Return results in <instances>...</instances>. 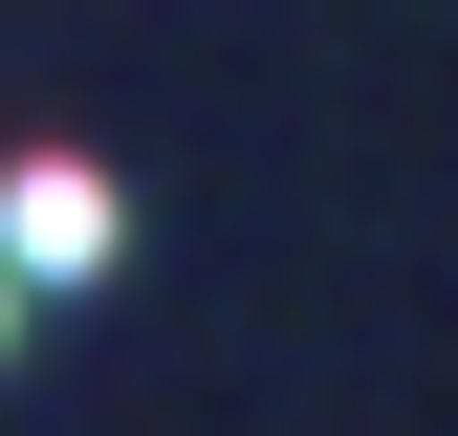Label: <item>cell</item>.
Instances as JSON below:
<instances>
[{
    "instance_id": "cell-1",
    "label": "cell",
    "mask_w": 458,
    "mask_h": 436,
    "mask_svg": "<svg viewBox=\"0 0 458 436\" xmlns=\"http://www.w3.org/2000/svg\"><path fill=\"white\" fill-rule=\"evenodd\" d=\"M88 240H109V197L66 175V153H22V197H0V262H44V284H66Z\"/></svg>"
}]
</instances>
